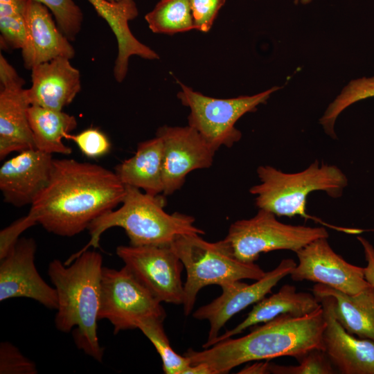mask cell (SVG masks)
<instances>
[{"instance_id": "obj_12", "label": "cell", "mask_w": 374, "mask_h": 374, "mask_svg": "<svg viewBox=\"0 0 374 374\" xmlns=\"http://www.w3.org/2000/svg\"><path fill=\"white\" fill-rule=\"evenodd\" d=\"M157 136L163 141V183L165 196L179 190L186 176L195 170L208 168L215 150L192 127H160Z\"/></svg>"}, {"instance_id": "obj_19", "label": "cell", "mask_w": 374, "mask_h": 374, "mask_svg": "<svg viewBox=\"0 0 374 374\" xmlns=\"http://www.w3.org/2000/svg\"><path fill=\"white\" fill-rule=\"evenodd\" d=\"M30 71L31 86L26 91L31 105L62 110L81 90L80 71L68 58L57 57Z\"/></svg>"}, {"instance_id": "obj_1", "label": "cell", "mask_w": 374, "mask_h": 374, "mask_svg": "<svg viewBox=\"0 0 374 374\" xmlns=\"http://www.w3.org/2000/svg\"><path fill=\"white\" fill-rule=\"evenodd\" d=\"M125 186L115 172L72 159H53L50 179L27 214L48 232L72 237L121 204Z\"/></svg>"}, {"instance_id": "obj_3", "label": "cell", "mask_w": 374, "mask_h": 374, "mask_svg": "<svg viewBox=\"0 0 374 374\" xmlns=\"http://www.w3.org/2000/svg\"><path fill=\"white\" fill-rule=\"evenodd\" d=\"M103 268L102 255L87 250L69 265L55 259L48 267L57 295L56 328L67 333L76 327L73 334L75 345L98 362L104 353L97 333Z\"/></svg>"}, {"instance_id": "obj_10", "label": "cell", "mask_w": 374, "mask_h": 374, "mask_svg": "<svg viewBox=\"0 0 374 374\" xmlns=\"http://www.w3.org/2000/svg\"><path fill=\"white\" fill-rule=\"evenodd\" d=\"M116 254L139 282L161 303L182 305L184 265L171 244L123 246Z\"/></svg>"}, {"instance_id": "obj_25", "label": "cell", "mask_w": 374, "mask_h": 374, "mask_svg": "<svg viewBox=\"0 0 374 374\" xmlns=\"http://www.w3.org/2000/svg\"><path fill=\"white\" fill-rule=\"evenodd\" d=\"M145 19L157 34L172 35L195 30L189 0H160Z\"/></svg>"}, {"instance_id": "obj_9", "label": "cell", "mask_w": 374, "mask_h": 374, "mask_svg": "<svg viewBox=\"0 0 374 374\" xmlns=\"http://www.w3.org/2000/svg\"><path fill=\"white\" fill-rule=\"evenodd\" d=\"M151 317L164 320L161 303L125 266L120 270L103 267L98 319L108 320L116 334L137 328L140 321Z\"/></svg>"}, {"instance_id": "obj_5", "label": "cell", "mask_w": 374, "mask_h": 374, "mask_svg": "<svg viewBox=\"0 0 374 374\" xmlns=\"http://www.w3.org/2000/svg\"><path fill=\"white\" fill-rule=\"evenodd\" d=\"M260 184L249 189L255 195L258 209L268 211L276 216L313 218L306 213V200L310 193L321 190L330 197H340L348 186L345 174L336 166L314 161L306 169L286 173L271 166L257 169Z\"/></svg>"}, {"instance_id": "obj_31", "label": "cell", "mask_w": 374, "mask_h": 374, "mask_svg": "<svg viewBox=\"0 0 374 374\" xmlns=\"http://www.w3.org/2000/svg\"><path fill=\"white\" fill-rule=\"evenodd\" d=\"M1 374H36L35 364L25 357L15 345L10 342L0 344Z\"/></svg>"}, {"instance_id": "obj_23", "label": "cell", "mask_w": 374, "mask_h": 374, "mask_svg": "<svg viewBox=\"0 0 374 374\" xmlns=\"http://www.w3.org/2000/svg\"><path fill=\"white\" fill-rule=\"evenodd\" d=\"M312 291L317 297L330 296L335 299L336 317L347 332L374 342V287L369 286L349 295L317 283Z\"/></svg>"}, {"instance_id": "obj_34", "label": "cell", "mask_w": 374, "mask_h": 374, "mask_svg": "<svg viewBox=\"0 0 374 374\" xmlns=\"http://www.w3.org/2000/svg\"><path fill=\"white\" fill-rule=\"evenodd\" d=\"M35 223L26 215L15 221L0 232V259L8 253L19 239L20 234Z\"/></svg>"}, {"instance_id": "obj_37", "label": "cell", "mask_w": 374, "mask_h": 374, "mask_svg": "<svg viewBox=\"0 0 374 374\" xmlns=\"http://www.w3.org/2000/svg\"><path fill=\"white\" fill-rule=\"evenodd\" d=\"M270 365L271 363L268 362H256L252 365L244 367L238 373H271Z\"/></svg>"}, {"instance_id": "obj_8", "label": "cell", "mask_w": 374, "mask_h": 374, "mask_svg": "<svg viewBox=\"0 0 374 374\" xmlns=\"http://www.w3.org/2000/svg\"><path fill=\"white\" fill-rule=\"evenodd\" d=\"M276 215L259 209L255 216L232 223L224 240L233 256L244 262H255L260 253L276 250L296 252L310 242L328 238L324 227L287 224Z\"/></svg>"}, {"instance_id": "obj_35", "label": "cell", "mask_w": 374, "mask_h": 374, "mask_svg": "<svg viewBox=\"0 0 374 374\" xmlns=\"http://www.w3.org/2000/svg\"><path fill=\"white\" fill-rule=\"evenodd\" d=\"M362 244L367 265L364 268V276L371 286L374 287V247L366 238L358 236Z\"/></svg>"}, {"instance_id": "obj_17", "label": "cell", "mask_w": 374, "mask_h": 374, "mask_svg": "<svg viewBox=\"0 0 374 374\" xmlns=\"http://www.w3.org/2000/svg\"><path fill=\"white\" fill-rule=\"evenodd\" d=\"M52 154L36 148L18 152L0 168V190L4 201L17 207L31 205L47 185Z\"/></svg>"}, {"instance_id": "obj_30", "label": "cell", "mask_w": 374, "mask_h": 374, "mask_svg": "<svg viewBox=\"0 0 374 374\" xmlns=\"http://www.w3.org/2000/svg\"><path fill=\"white\" fill-rule=\"evenodd\" d=\"M64 139L73 141L82 153L89 158L104 156L111 148L107 136L96 128H88L77 134H66Z\"/></svg>"}, {"instance_id": "obj_20", "label": "cell", "mask_w": 374, "mask_h": 374, "mask_svg": "<svg viewBox=\"0 0 374 374\" xmlns=\"http://www.w3.org/2000/svg\"><path fill=\"white\" fill-rule=\"evenodd\" d=\"M97 13L104 19L114 33L118 44V55L114 66V76L118 82L125 79L129 59L137 55L146 60H158L159 55L138 40L129 28V21L138 15L134 0L111 2L107 0H87Z\"/></svg>"}, {"instance_id": "obj_4", "label": "cell", "mask_w": 374, "mask_h": 374, "mask_svg": "<svg viewBox=\"0 0 374 374\" xmlns=\"http://www.w3.org/2000/svg\"><path fill=\"white\" fill-rule=\"evenodd\" d=\"M164 196L149 195L138 188L125 186L121 206L105 213L90 224L89 243L66 262L70 263L89 247H98L100 235L112 227L123 228L130 245L135 247L169 245L181 235L204 234L195 225L193 216L178 212L166 213L163 209L166 204Z\"/></svg>"}, {"instance_id": "obj_2", "label": "cell", "mask_w": 374, "mask_h": 374, "mask_svg": "<svg viewBox=\"0 0 374 374\" xmlns=\"http://www.w3.org/2000/svg\"><path fill=\"white\" fill-rule=\"evenodd\" d=\"M322 305L302 316H279L254 328L239 338H229L203 348L188 349L184 355L190 364H206L213 374L228 373L251 361L269 360L290 356L298 359L313 348H321L325 327Z\"/></svg>"}, {"instance_id": "obj_26", "label": "cell", "mask_w": 374, "mask_h": 374, "mask_svg": "<svg viewBox=\"0 0 374 374\" xmlns=\"http://www.w3.org/2000/svg\"><path fill=\"white\" fill-rule=\"evenodd\" d=\"M163 321L159 318H148L140 321L137 328L151 341L160 355L164 373L184 374L190 361L185 355H179L173 350L164 331Z\"/></svg>"}, {"instance_id": "obj_32", "label": "cell", "mask_w": 374, "mask_h": 374, "mask_svg": "<svg viewBox=\"0 0 374 374\" xmlns=\"http://www.w3.org/2000/svg\"><path fill=\"white\" fill-rule=\"evenodd\" d=\"M1 46L21 49L26 37L25 14L0 17Z\"/></svg>"}, {"instance_id": "obj_39", "label": "cell", "mask_w": 374, "mask_h": 374, "mask_svg": "<svg viewBox=\"0 0 374 374\" xmlns=\"http://www.w3.org/2000/svg\"><path fill=\"white\" fill-rule=\"evenodd\" d=\"M109 1H111V2H114V1H119L121 0H107Z\"/></svg>"}, {"instance_id": "obj_7", "label": "cell", "mask_w": 374, "mask_h": 374, "mask_svg": "<svg viewBox=\"0 0 374 374\" xmlns=\"http://www.w3.org/2000/svg\"><path fill=\"white\" fill-rule=\"evenodd\" d=\"M181 90L177 98L190 109L188 125L197 130L204 140L217 151L224 146L231 148L242 138L235 127L237 121L245 114L253 112L257 107L267 103L270 96L281 89L274 86L253 96L231 98H216L205 96L177 81Z\"/></svg>"}, {"instance_id": "obj_33", "label": "cell", "mask_w": 374, "mask_h": 374, "mask_svg": "<svg viewBox=\"0 0 374 374\" xmlns=\"http://www.w3.org/2000/svg\"><path fill=\"white\" fill-rule=\"evenodd\" d=\"M195 30L208 32L226 0H189Z\"/></svg>"}, {"instance_id": "obj_38", "label": "cell", "mask_w": 374, "mask_h": 374, "mask_svg": "<svg viewBox=\"0 0 374 374\" xmlns=\"http://www.w3.org/2000/svg\"><path fill=\"white\" fill-rule=\"evenodd\" d=\"M312 0H295V3H297L299 2L303 3V4H307L311 2Z\"/></svg>"}, {"instance_id": "obj_6", "label": "cell", "mask_w": 374, "mask_h": 374, "mask_svg": "<svg viewBox=\"0 0 374 374\" xmlns=\"http://www.w3.org/2000/svg\"><path fill=\"white\" fill-rule=\"evenodd\" d=\"M197 233L177 237L171 244L186 271L184 284V312L188 316L193 310L197 296L204 287H222L243 279L258 280L265 274L255 262L237 259L223 239L210 242Z\"/></svg>"}, {"instance_id": "obj_13", "label": "cell", "mask_w": 374, "mask_h": 374, "mask_svg": "<svg viewBox=\"0 0 374 374\" xmlns=\"http://www.w3.org/2000/svg\"><path fill=\"white\" fill-rule=\"evenodd\" d=\"M296 265L293 259H283L252 284L238 280L221 287L222 293L220 296L201 306L193 314L194 318L207 320L210 323L208 339L202 348L209 347L231 317L265 298L281 279L290 274Z\"/></svg>"}, {"instance_id": "obj_14", "label": "cell", "mask_w": 374, "mask_h": 374, "mask_svg": "<svg viewBox=\"0 0 374 374\" xmlns=\"http://www.w3.org/2000/svg\"><path fill=\"white\" fill-rule=\"evenodd\" d=\"M0 159L12 152L35 148L28 120L25 81L0 55Z\"/></svg>"}, {"instance_id": "obj_24", "label": "cell", "mask_w": 374, "mask_h": 374, "mask_svg": "<svg viewBox=\"0 0 374 374\" xmlns=\"http://www.w3.org/2000/svg\"><path fill=\"white\" fill-rule=\"evenodd\" d=\"M28 120L35 148L53 154H70L72 150L62 142V139L77 127L76 118L62 110H55L37 105H30Z\"/></svg>"}, {"instance_id": "obj_22", "label": "cell", "mask_w": 374, "mask_h": 374, "mask_svg": "<svg viewBox=\"0 0 374 374\" xmlns=\"http://www.w3.org/2000/svg\"><path fill=\"white\" fill-rule=\"evenodd\" d=\"M163 141L156 135L139 143L135 154L116 166L115 173L125 186L158 195L163 191Z\"/></svg>"}, {"instance_id": "obj_27", "label": "cell", "mask_w": 374, "mask_h": 374, "mask_svg": "<svg viewBox=\"0 0 374 374\" xmlns=\"http://www.w3.org/2000/svg\"><path fill=\"white\" fill-rule=\"evenodd\" d=\"M374 97V75L351 80L328 105L319 122L324 131L332 138H335V122L347 107L368 98Z\"/></svg>"}, {"instance_id": "obj_18", "label": "cell", "mask_w": 374, "mask_h": 374, "mask_svg": "<svg viewBox=\"0 0 374 374\" xmlns=\"http://www.w3.org/2000/svg\"><path fill=\"white\" fill-rule=\"evenodd\" d=\"M25 18L26 33L21 53L26 69L31 70L57 57L71 60L74 57L75 50L70 40L60 30L45 6L28 0Z\"/></svg>"}, {"instance_id": "obj_28", "label": "cell", "mask_w": 374, "mask_h": 374, "mask_svg": "<svg viewBox=\"0 0 374 374\" xmlns=\"http://www.w3.org/2000/svg\"><path fill=\"white\" fill-rule=\"evenodd\" d=\"M45 6L53 14L62 33L73 41L81 30L83 15L73 0H33Z\"/></svg>"}, {"instance_id": "obj_29", "label": "cell", "mask_w": 374, "mask_h": 374, "mask_svg": "<svg viewBox=\"0 0 374 374\" xmlns=\"http://www.w3.org/2000/svg\"><path fill=\"white\" fill-rule=\"evenodd\" d=\"M295 366L271 364L270 372L275 374H334L337 373L326 352L313 348L297 359Z\"/></svg>"}, {"instance_id": "obj_36", "label": "cell", "mask_w": 374, "mask_h": 374, "mask_svg": "<svg viewBox=\"0 0 374 374\" xmlns=\"http://www.w3.org/2000/svg\"><path fill=\"white\" fill-rule=\"evenodd\" d=\"M28 0H0V17L26 13Z\"/></svg>"}, {"instance_id": "obj_11", "label": "cell", "mask_w": 374, "mask_h": 374, "mask_svg": "<svg viewBox=\"0 0 374 374\" xmlns=\"http://www.w3.org/2000/svg\"><path fill=\"white\" fill-rule=\"evenodd\" d=\"M328 238L317 239L295 253L299 260L290 276L294 281L310 280L349 295L368 287L364 268L352 265L334 251Z\"/></svg>"}, {"instance_id": "obj_21", "label": "cell", "mask_w": 374, "mask_h": 374, "mask_svg": "<svg viewBox=\"0 0 374 374\" xmlns=\"http://www.w3.org/2000/svg\"><path fill=\"white\" fill-rule=\"evenodd\" d=\"M321 307L320 301L313 293L297 292L295 286L284 285L278 292L255 303L242 322L219 335L211 346L233 337L248 328L266 323L279 316L302 317L314 312Z\"/></svg>"}, {"instance_id": "obj_15", "label": "cell", "mask_w": 374, "mask_h": 374, "mask_svg": "<svg viewBox=\"0 0 374 374\" xmlns=\"http://www.w3.org/2000/svg\"><path fill=\"white\" fill-rule=\"evenodd\" d=\"M36 249L33 238H21L0 259V301L26 297L57 310L56 290L44 280L35 265Z\"/></svg>"}, {"instance_id": "obj_16", "label": "cell", "mask_w": 374, "mask_h": 374, "mask_svg": "<svg viewBox=\"0 0 374 374\" xmlns=\"http://www.w3.org/2000/svg\"><path fill=\"white\" fill-rule=\"evenodd\" d=\"M325 319L322 344L337 373L374 374V342L347 332L337 320L335 299L330 296L317 297Z\"/></svg>"}]
</instances>
